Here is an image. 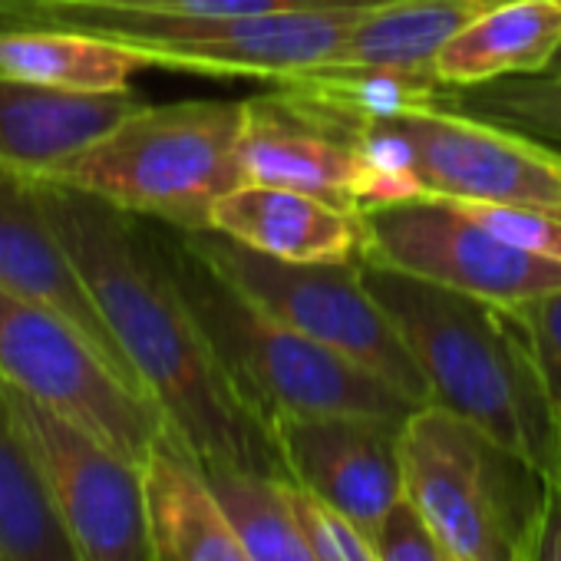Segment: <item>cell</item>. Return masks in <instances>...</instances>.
I'll return each instance as SVG.
<instances>
[{
  "mask_svg": "<svg viewBox=\"0 0 561 561\" xmlns=\"http://www.w3.org/2000/svg\"><path fill=\"white\" fill-rule=\"evenodd\" d=\"M211 228L261 254L301 264H354L367 248L360 211L274 185H238L221 195Z\"/></svg>",
  "mask_w": 561,
  "mask_h": 561,
  "instance_id": "cell-15",
  "label": "cell"
},
{
  "mask_svg": "<svg viewBox=\"0 0 561 561\" xmlns=\"http://www.w3.org/2000/svg\"><path fill=\"white\" fill-rule=\"evenodd\" d=\"M0 561H4V558H0Z\"/></svg>",
  "mask_w": 561,
  "mask_h": 561,
  "instance_id": "cell-31",
  "label": "cell"
},
{
  "mask_svg": "<svg viewBox=\"0 0 561 561\" xmlns=\"http://www.w3.org/2000/svg\"><path fill=\"white\" fill-rule=\"evenodd\" d=\"M364 257L495 305H522L561 288V261L531 254L479 225L459 202L416 195L360 211Z\"/></svg>",
  "mask_w": 561,
  "mask_h": 561,
  "instance_id": "cell-8",
  "label": "cell"
},
{
  "mask_svg": "<svg viewBox=\"0 0 561 561\" xmlns=\"http://www.w3.org/2000/svg\"><path fill=\"white\" fill-rule=\"evenodd\" d=\"M205 476L254 561H321L285 499L280 479H261L234 469H205Z\"/></svg>",
  "mask_w": 561,
  "mask_h": 561,
  "instance_id": "cell-21",
  "label": "cell"
},
{
  "mask_svg": "<svg viewBox=\"0 0 561 561\" xmlns=\"http://www.w3.org/2000/svg\"><path fill=\"white\" fill-rule=\"evenodd\" d=\"M374 545L380 551V561H449L407 499L383 518Z\"/></svg>",
  "mask_w": 561,
  "mask_h": 561,
  "instance_id": "cell-26",
  "label": "cell"
},
{
  "mask_svg": "<svg viewBox=\"0 0 561 561\" xmlns=\"http://www.w3.org/2000/svg\"><path fill=\"white\" fill-rule=\"evenodd\" d=\"M403 426L377 416H285L274 420V436L298 489L377 538L407 499Z\"/></svg>",
  "mask_w": 561,
  "mask_h": 561,
  "instance_id": "cell-12",
  "label": "cell"
},
{
  "mask_svg": "<svg viewBox=\"0 0 561 561\" xmlns=\"http://www.w3.org/2000/svg\"><path fill=\"white\" fill-rule=\"evenodd\" d=\"M139 106L133 90L83 93L0 77V172L37 182L96 146Z\"/></svg>",
  "mask_w": 561,
  "mask_h": 561,
  "instance_id": "cell-14",
  "label": "cell"
},
{
  "mask_svg": "<svg viewBox=\"0 0 561 561\" xmlns=\"http://www.w3.org/2000/svg\"><path fill=\"white\" fill-rule=\"evenodd\" d=\"M185 231V228H182ZM188 244L215 264L234 288L277 321L305 337L377 374L413 403H430V383L397 334L377 298L370 295L360 261L354 264H301L261 254L215 228L185 231Z\"/></svg>",
  "mask_w": 561,
  "mask_h": 561,
  "instance_id": "cell-6",
  "label": "cell"
},
{
  "mask_svg": "<svg viewBox=\"0 0 561 561\" xmlns=\"http://www.w3.org/2000/svg\"><path fill=\"white\" fill-rule=\"evenodd\" d=\"M156 561H254L202 462L165 430L142 462Z\"/></svg>",
  "mask_w": 561,
  "mask_h": 561,
  "instance_id": "cell-16",
  "label": "cell"
},
{
  "mask_svg": "<svg viewBox=\"0 0 561 561\" xmlns=\"http://www.w3.org/2000/svg\"><path fill=\"white\" fill-rule=\"evenodd\" d=\"M0 288L70 321L123 377H129L139 387L133 367L126 364L116 337L110 334L87 288L77 261L70 257L60 234L41 211L31 185L8 172H0Z\"/></svg>",
  "mask_w": 561,
  "mask_h": 561,
  "instance_id": "cell-13",
  "label": "cell"
},
{
  "mask_svg": "<svg viewBox=\"0 0 561 561\" xmlns=\"http://www.w3.org/2000/svg\"><path fill=\"white\" fill-rule=\"evenodd\" d=\"M413 172L423 195L561 211V152L446 106H413L370 123Z\"/></svg>",
  "mask_w": 561,
  "mask_h": 561,
  "instance_id": "cell-10",
  "label": "cell"
},
{
  "mask_svg": "<svg viewBox=\"0 0 561 561\" xmlns=\"http://www.w3.org/2000/svg\"><path fill=\"white\" fill-rule=\"evenodd\" d=\"M364 280L443 407L545 476L554 462L558 410L551 407L531 347L512 308L462 295L364 257Z\"/></svg>",
  "mask_w": 561,
  "mask_h": 561,
  "instance_id": "cell-2",
  "label": "cell"
},
{
  "mask_svg": "<svg viewBox=\"0 0 561 561\" xmlns=\"http://www.w3.org/2000/svg\"><path fill=\"white\" fill-rule=\"evenodd\" d=\"M280 489H285V499L301 528L308 531L311 545L318 548L321 561H380L374 538H367L354 522H347L295 482H280Z\"/></svg>",
  "mask_w": 561,
  "mask_h": 561,
  "instance_id": "cell-23",
  "label": "cell"
},
{
  "mask_svg": "<svg viewBox=\"0 0 561 561\" xmlns=\"http://www.w3.org/2000/svg\"><path fill=\"white\" fill-rule=\"evenodd\" d=\"M244 100L139 106L110 136L37 182H60L119 211L172 228H211L221 195L241 185Z\"/></svg>",
  "mask_w": 561,
  "mask_h": 561,
  "instance_id": "cell-4",
  "label": "cell"
},
{
  "mask_svg": "<svg viewBox=\"0 0 561 561\" xmlns=\"http://www.w3.org/2000/svg\"><path fill=\"white\" fill-rule=\"evenodd\" d=\"M27 185L77 261L139 387L202 469L291 482L274 426L218 360L149 221L60 182Z\"/></svg>",
  "mask_w": 561,
  "mask_h": 561,
  "instance_id": "cell-1",
  "label": "cell"
},
{
  "mask_svg": "<svg viewBox=\"0 0 561 561\" xmlns=\"http://www.w3.org/2000/svg\"><path fill=\"white\" fill-rule=\"evenodd\" d=\"M238 169L241 185L298 188L360 211L367 179L364 129L288 87H274L244 100Z\"/></svg>",
  "mask_w": 561,
  "mask_h": 561,
  "instance_id": "cell-11",
  "label": "cell"
},
{
  "mask_svg": "<svg viewBox=\"0 0 561 561\" xmlns=\"http://www.w3.org/2000/svg\"><path fill=\"white\" fill-rule=\"evenodd\" d=\"M149 228L218 360L271 426L285 416H377L407 423L420 410V403L377 374L254 305L188 244L182 228L162 221H149Z\"/></svg>",
  "mask_w": 561,
  "mask_h": 561,
  "instance_id": "cell-3",
  "label": "cell"
},
{
  "mask_svg": "<svg viewBox=\"0 0 561 561\" xmlns=\"http://www.w3.org/2000/svg\"><path fill=\"white\" fill-rule=\"evenodd\" d=\"M149 64L113 41L50 31V27H11L0 31V77L83 93H123L133 77Z\"/></svg>",
  "mask_w": 561,
  "mask_h": 561,
  "instance_id": "cell-18",
  "label": "cell"
},
{
  "mask_svg": "<svg viewBox=\"0 0 561 561\" xmlns=\"http://www.w3.org/2000/svg\"><path fill=\"white\" fill-rule=\"evenodd\" d=\"M561 50V0H502L462 27L433 60L443 87L545 73Z\"/></svg>",
  "mask_w": 561,
  "mask_h": 561,
  "instance_id": "cell-17",
  "label": "cell"
},
{
  "mask_svg": "<svg viewBox=\"0 0 561 561\" xmlns=\"http://www.w3.org/2000/svg\"><path fill=\"white\" fill-rule=\"evenodd\" d=\"M77 4H142V0H77Z\"/></svg>",
  "mask_w": 561,
  "mask_h": 561,
  "instance_id": "cell-29",
  "label": "cell"
},
{
  "mask_svg": "<svg viewBox=\"0 0 561 561\" xmlns=\"http://www.w3.org/2000/svg\"><path fill=\"white\" fill-rule=\"evenodd\" d=\"M436 106L459 110L561 152V73L505 77L479 87H443Z\"/></svg>",
  "mask_w": 561,
  "mask_h": 561,
  "instance_id": "cell-22",
  "label": "cell"
},
{
  "mask_svg": "<svg viewBox=\"0 0 561 561\" xmlns=\"http://www.w3.org/2000/svg\"><path fill=\"white\" fill-rule=\"evenodd\" d=\"M403 489L449 561H525L545 472L426 403L403 426Z\"/></svg>",
  "mask_w": 561,
  "mask_h": 561,
  "instance_id": "cell-5",
  "label": "cell"
},
{
  "mask_svg": "<svg viewBox=\"0 0 561 561\" xmlns=\"http://www.w3.org/2000/svg\"><path fill=\"white\" fill-rule=\"evenodd\" d=\"M545 73H561V50L554 54V60H551V67H548Z\"/></svg>",
  "mask_w": 561,
  "mask_h": 561,
  "instance_id": "cell-30",
  "label": "cell"
},
{
  "mask_svg": "<svg viewBox=\"0 0 561 561\" xmlns=\"http://www.w3.org/2000/svg\"><path fill=\"white\" fill-rule=\"evenodd\" d=\"M512 314L525 331L541 387L551 407L561 413V288L538 295L531 301L512 305Z\"/></svg>",
  "mask_w": 561,
  "mask_h": 561,
  "instance_id": "cell-24",
  "label": "cell"
},
{
  "mask_svg": "<svg viewBox=\"0 0 561 561\" xmlns=\"http://www.w3.org/2000/svg\"><path fill=\"white\" fill-rule=\"evenodd\" d=\"M8 390L11 413L80 561H156L146 472L37 400Z\"/></svg>",
  "mask_w": 561,
  "mask_h": 561,
  "instance_id": "cell-9",
  "label": "cell"
},
{
  "mask_svg": "<svg viewBox=\"0 0 561 561\" xmlns=\"http://www.w3.org/2000/svg\"><path fill=\"white\" fill-rule=\"evenodd\" d=\"M502 0H387L374 8L334 64L433 73L436 54Z\"/></svg>",
  "mask_w": 561,
  "mask_h": 561,
  "instance_id": "cell-19",
  "label": "cell"
},
{
  "mask_svg": "<svg viewBox=\"0 0 561 561\" xmlns=\"http://www.w3.org/2000/svg\"><path fill=\"white\" fill-rule=\"evenodd\" d=\"M525 561H561V482L551 476H545V499Z\"/></svg>",
  "mask_w": 561,
  "mask_h": 561,
  "instance_id": "cell-27",
  "label": "cell"
},
{
  "mask_svg": "<svg viewBox=\"0 0 561 561\" xmlns=\"http://www.w3.org/2000/svg\"><path fill=\"white\" fill-rule=\"evenodd\" d=\"M551 479L561 482V413H558V436H554V462H551Z\"/></svg>",
  "mask_w": 561,
  "mask_h": 561,
  "instance_id": "cell-28",
  "label": "cell"
},
{
  "mask_svg": "<svg viewBox=\"0 0 561 561\" xmlns=\"http://www.w3.org/2000/svg\"><path fill=\"white\" fill-rule=\"evenodd\" d=\"M0 383L119 456L146 462L169 430L159 407L60 314L0 288Z\"/></svg>",
  "mask_w": 561,
  "mask_h": 561,
  "instance_id": "cell-7",
  "label": "cell"
},
{
  "mask_svg": "<svg viewBox=\"0 0 561 561\" xmlns=\"http://www.w3.org/2000/svg\"><path fill=\"white\" fill-rule=\"evenodd\" d=\"M387 0H142L129 8H149L188 18H254V14H288V11H337V8H374Z\"/></svg>",
  "mask_w": 561,
  "mask_h": 561,
  "instance_id": "cell-25",
  "label": "cell"
},
{
  "mask_svg": "<svg viewBox=\"0 0 561 561\" xmlns=\"http://www.w3.org/2000/svg\"><path fill=\"white\" fill-rule=\"evenodd\" d=\"M0 558L4 561H80L54 512L47 482L0 383Z\"/></svg>",
  "mask_w": 561,
  "mask_h": 561,
  "instance_id": "cell-20",
  "label": "cell"
}]
</instances>
